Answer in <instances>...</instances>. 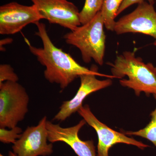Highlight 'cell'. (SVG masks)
Here are the masks:
<instances>
[{"label": "cell", "mask_w": 156, "mask_h": 156, "mask_svg": "<svg viewBox=\"0 0 156 156\" xmlns=\"http://www.w3.org/2000/svg\"><path fill=\"white\" fill-rule=\"evenodd\" d=\"M35 25L37 28L36 35L41 40L43 48L33 46L26 38L25 41L30 53L46 68L44 76L48 82L58 84L63 90L83 75L95 74L110 79L115 78L112 75L98 72L96 65H92L89 69L79 64L70 54L57 48L53 44L44 23L39 22Z\"/></svg>", "instance_id": "6da1fadb"}, {"label": "cell", "mask_w": 156, "mask_h": 156, "mask_svg": "<svg viewBox=\"0 0 156 156\" xmlns=\"http://www.w3.org/2000/svg\"><path fill=\"white\" fill-rule=\"evenodd\" d=\"M115 78L121 79L120 85L132 89L136 96L141 92L156 95V67L136 57L135 52L125 51L116 56L114 63H107Z\"/></svg>", "instance_id": "7a4b0ae2"}, {"label": "cell", "mask_w": 156, "mask_h": 156, "mask_svg": "<svg viewBox=\"0 0 156 156\" xmlns=\"http://www.w3.org/2000/svg\"><path fill=\"white\" fill-rule=\"evenodd\" d=\"M104 27L100 11L89 22L66 34L63 38L68 44L74 46L80 50L84 62L89 63L93 59L98 64L102 66L106 43Z\"/></svg>", "instance_id": "3957f363"}, {"label": "cell", "mask_w": 156, "mask_h": 156, "mask_svg": "<svg viewBox=\"0 0 156 156\" xmlns=\"http://www.w3.org/2000/svg\"><path fill=\"white\" fill-rule=\"evenodd\" d=\"M29 97L25 88L17 82L0 84V128L17 126L28 111Z\"/></svg>", "instance_id": "277c9868"}, {"label": "cell", "mask_w": 156, "mask_h": 156, "mask_svg": "<svg viewBox=\"0 0 156 156\" xmlns=\"http://www.w3.org/2000/svg\"><path fill=\"white\" fill-rule=\"evenodd\" d=\"M136 9L116 21L114 31L118 35L133 33L152 37L156 46V11L147 2L138 4Z\"/></svg>", "instance_id": "5b68a950"}, {"label": "cell", "mask_w": 156, "mask_h": 156, "mask_svg": "<svg viewBox=\"0 0 156 156\" xmlns=\"http://www.w3.org/2000/svg\"><path fill=\"white\" fill-rule=\"evenodd\" d=\"M77 112L87 124L95 129L97 133L98 137L97 156H109L110 149L117 144L134 145L141 150L150 147L134 138L128 137L124 133H120L109 128L98 119L88 105L82 106Z\"/></svg>", "instance_id": "8992f818"}, {"label": "cell", "mask_w": 156, "mask_h": 156, "mask_svg": "<svg viewBox=\"0 0 156 156\" xmlns=\"http://www.w3.org/2000/svg\"><path fill=\"white\" fill-rule=\"evenodd\" d=\"M42 17L52 24L70 31L81 25L80 11L73 3L67 0H31Z\"/></svg>", "instance_id": "52a82bcc"}, {"label": "cell", "mask_w": 156, "mask_h": 156, "mask_svg": "<svg viewBox=\"0 0 156 156\" xmlns=\"http://www.w3.org/2000/svg\"><path fill=\"white\" fill-rule=\"evenodd\" d=\"M47 117L45 116L35 126L28 127L12 146L18 156H48L53 153V143H48Z\"/></svg>", "instance_id": "ba28073f"}, {"label": "cell", "mask_w": 156, "mask_h": 156, "mask_svg": "<svg viewBox=\"0 0 156 156\" xmlns=\"http://www.w3.org/2000/svg\"><path fill=\"white\" fill-rule=\"evenodd\" d=\"M42 19L35 6L12 2L0 7V34L13 35Z\"/></svg>", "instance_id": "9c48e42d"}, {"label": "cell", "mask_w": 156, "mask_h": 156, "mask_svg": "<svg viewBox=\"0 0 156 156\" xmlns=\"http://www.w3.org/2000/svg\"><path fill=\"white\" fill-rule=\"evenodd\" d=\"M84 119L76 126L62 128L58 124L47 121L48 140L51 143L62 142L67 144L78 156H97L92 140L83 141L80 139L79 132L86 124Z\"/></svg>", "instance_id": "30bf717a"}, {"label": "cell", "mask_w": 156, "mask_h": 156, "mask_svg": "<svg viewBox=\"0 0 156 156\" xmlns=\"http://www.w3.org/2000/svg\"><path fill=\"white\" fill-rule=\"evenodd\" d=\"M95 74H84L80 76V86L75 95L71 100L64 101L53 120L62 122L83 106L85 98L93 92L110 87L112 84V79L98 80Z\"/></svg>", "instance_id": "8fae6325"}, {"label": "cell", "mask_w": 156, "mask_h": 156, "mask_svg": "<svg viewBox=\"0 0 156 156\" xmlns=\"http://www.w3.org/2000/svg\"><path fill=\"white\" fill-rule=\"evenodd\" d=\"M123 0H104L101 9V15L105 23V27L108 30L114 31L116 21L115 18Z\"/></svg>", "instance_id": "7c38bea8"}, {"label": "cell", "mask_w": 156, "mask_h": 156, "mask_svg": "<svg viewBox=\"0 0 156 156\" xmlns=\"http://www.w3.org/2000/svg\"><path fill=\"white\" fill-rule=\"evenodd\" d=\"M156 100V95H154ZM151 120L145 128L136 131H126L124 134L126 135H134L143 137L150 140L156 147V106L151 113Z\"/></svg>", "instance_id": "4fadbf2b"}, {"label": "cell", "mask_w": 156, "mask_h": 156, "mask_svg": "<svg viewBox=\"0 0 156 156\" xmlns=\"http://www.w3.org/2000/svg\"><path fill=\"white\" fill-rule=\"evenodd\" d=\"M103 2L104 0H85L83 7L80 12L81 25L89 22L101 11Z\"/></svg>", "instance_id": "5bb4252c"}, {"label": "cell", "mask_w": 156, "mask_h": 156, "mask_svg": "<svg viewBox=\"0 0 156 156\" xmlns=\"http://www.w3.org/2000/svg\"><path fill=\"white\" fill-rule=\"evenodd\" d=\"M22 133L21 128L17 126L9 130L6 128H0V141L4 144H14L21 136Z\"/></svg>", "instance_id": "9a60e30c"}, {"label": "cell", "mask_w": 156, "mask_h": 156, "mask_svg": "<svg viewBox=\"0 0 156 156\" xmlns=\"http://www.w3.org/2000/svg\"><path fill=\"white\" fill-rule=\"evenodd\" d=\"M18 80V76L10 65L3 64L0 65V84L7 81L17 82Z\"/></svg>", "instance_id": "2e32d148"}, {"label": "cell", "mask_w": 156, "mask_h": 156, "mask_svg": "<svg viewBox=\"0 0 156 156\" xmlns=\"http://www.w3.org/2000/svg\"><path fill=\"white\" fill-rule=\"evenodd\" d=\"M144 2H147L153 5H154V0H123L122 3L121 4L119 9L117 12V16L132 5L135 4H139Z\"/></svg>", "instance_id": "e0dca14e"}, {"label": "cell", "mask_w": 156, "mask_h": 156, "mask_svg": "<svg viewBox=\"0 0 156 156\" xmlns=\"http://www.w3.org/2000/svg\"><path fill=\"white\" fill-rule=\"evenodd\" d=\"M13 41V40L11 38H6L2 39L0 41V50L2 52L5 51V49L4 47L5 45L10 44Z\"/></svg>", "instance_id": "ac0fdd59"}, {"label": "cell", "mask_w": 156, "mask_h": 156, "mask_svg": "<svg viewBox=\"0 0 156 156\" xmlns=\"http://www.w3.org/2000/svg\"><path fill=\"white\" fill-rule=\"evenodd\" d=\"M18 156L16 154H14L13 152L10 151L9 152V156Z\"/></svg>", "instance_id": "d6986e66"}, {"label": "cell", "mask_w": 156, "mask_h": 156, "mask_svg": "<svg viewBox=\"0 0 156 156\" xmlns=\"http://www.w3.org/2000/svg\"><path fill=\"white\" fill-rule=\"evenodd\" d=\"M0 156H5L4 155H3V154H0Z\"/></svg>", "instance_id": "ffe728a7"}]
</instances>
